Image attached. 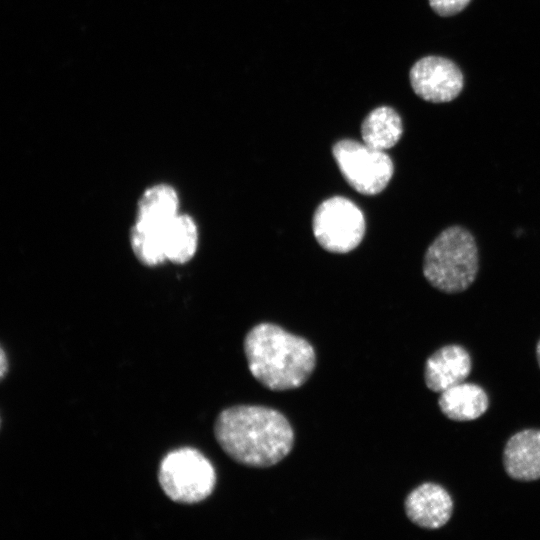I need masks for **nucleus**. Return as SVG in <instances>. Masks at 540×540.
I'll use <instances>...</instances> for the list:
<instances>
[{"instance_id":"18","label":"nucleus","mask_w":540,"mask_h":540,"mask_svg":"<svg viewBox=\"0 0 540 540\" xmlns=\"http://www.w3.org/2000/svg\"><path fill=\"white\" fill-rule=\"evenodd\" d=\"M536 356H537V361L540 367V340L538 341L537 346H536Z\"/></svg>"},{"instance_id":"8","label":"nucleus","mask_w":540,"mask_h":540,"mask_svg":"<svg viewBox=\"0 0 540 540\" xmlns=\"http://www.w3.org/2000/svg\"><path fill=\"white\" fill-rule=\"evenodd\" d=\"M404 507L407 517L417 526L438 529L449 521L453 501L442 486L424 483L409 493Z\"/></svg>"},{"instance_id":"7","label":"nucleus","mask_w":540,"mask_h":540,"mask_svg":"<svg viewBox=\"0 0 540 540\" xmlns=\"http://www.w3.org/2000/svg\"><path fill=\"white\" fill-rule=\"evenodd\" d=\"M409 79L415 94L433 103L449 102L463 88L460 69L451 60L439 56H426L415 62Z\"/></svg>"},{"instance_id":"17","label":"nucleus","mask_w":540,"mask_h":540,"mask_svg":"<svg viewBox=\"0 0 540 540\" xmlns=\"http://www.w3.org/2000/svg\"><path fill=\"white\" fill-rule=\"evenodd\" d=\"M0 363H1L0 374H1V377L3 378L8 369L7 359H6V355L3 349H1Z\"/></svg>"},{"instance_id":"4","label":"nucleus","mask_w":540,"mask_h":540,"mask_svg":"<svg viewBox=\"0 0 540 540\" xmlns=\"http://www.w3.org/2000/svg\"><path fill=\"white\" fill-rule=\"evenodd\" d=\"M158 480L172 501L194 504L211 495L216 484V473L201 452L185 447L171 451L162 459Z\"/></svg>"},{"instance_id":"14","label":"nucleus","mask_w":540,"mask_h":540,"mask_svg":"<svg viewBox=\"0 0 540 540\" xmlns=\"http://www.w3.org/2000/svg\"><path fill=\"white\" fill-rule=\"evenodd\" d=\"M167 260L183 264L196 253L198 230L195 221L188 215L178 214L164 227Z\"/></svg>"},{"instance_id":"2","label":"nucleus","mask_w":540,"mask_h":540,"mask_svg":"<svg viewBox=\"0 0 540 540\" xmlns=\"http://www.w3.org/2000/svg\"><path fill=\"white\" fill-rule=\"evenodd\" d=\"M244 352L251 374L273 391L302 386L316 365L315 350L306 339L271 323H260L247 333Z\"/></svg>"},{"instance_id":"15","label":"nucleus","mask_w":540,"mask_h":540,"mask_svg":"<svg viewBox=\"0 0 540 540\" xmlns=\"http://www.w3.org/2000/svg\"><path fill=\"white\" fill-rule=\"evenodd\" d=\"M130 243L135 256L144 265L156 266L167 260L164 227L136 220Z\"/></svg>"},{"instance_id":"5","label":"nucleus","mask_w":540,"mask_h":540,"mask_svg":"<svg viewBox=\"0 0 540 540\" xmlns=\"http://www.w3.org/2000/svg\"><path fill=\"white\" fill-rule=\"evenodd\" d=\"M332 153L345 180L361 194L380 193L393 176L394 165L389 155L364 142L340 140L334 144Z\"/></svg>"},{"instance_id":"10","label":"nucleus","mask_w":540,"mask_h":540,"mask_svg":"<svg viewBox=\"0 0 540 540\" xmlns=\"http://www.w3.org/2000/svg\"><path fill=\"white\" fill-rule=\"evenodd\" d=\"M503 464L512 479H540V430L526 429L511 436L504 448Z\"/></svg>"},{"instance_id":"1","label":"nucleus","mask_w":540,"mask_h":540,"mask_svg":"<svg viewBox=\"0 0 540 540\" xmlns=\"http://www.w3.org/2000/svg\"><path fill=\"white\" fill-rule=\"evenodd\" d=\"M215 438L234 461L270 467L291 451L294 432L286 417L271 408L239 405L223 410L214 426Z\"/></svg>"},{"instance_id":"3","label":"nucleus","mask_w":540,"mask_h":540,"mask_svg":"<svg viewBox=\"0 0 540 540\" xmlns=\"http://www.w3.org/2000/svg\"><path fill=\"white\" fill-rule=\"evenodd\" d=\"M479 254L472 233L459 225L445 228L428 246L423 259L425 279L444 293H460L475 281Z\"/></svg>"},{"instance_id":"9","label":"nucleus","mask_w":540,"mask_h":540,"mask_svg":"<svg viewBox=\"0 0 540 540\" xmlns=\"http://www.w3.org/2000/svg\"><path fill=\"white\" fill-rule=\"evenodd\" d=\"M471 358L465 348L447 345L435 351L426 361L424 378L427 387L441 393L464 382L471 372Z\"/></svg>"},{"instance_id":"12","label":"nucleus","mask_w":540,"mask_h":540,"mask_svg":"<svg viewBox=\"0 0 540 540\" xmlns=\"http://www.w3.org/2000/svg\"><path fill=\"white\" fill-rule=\"evenodd\" d=\"M402 133L401 117L388 106H380L372 110L361 125L363 142L383 151L395 146Z\"/></svg>"},{"instance_id":"11","label":"nucleus","mask_w":540,"mask_h":540,"mask_svg":"<svg viewBox=\"0 0 540 540\" xmlns=\"http://www.w3.org/2000/svg\"><path fill=\"white\" fill-rule=\"evenodd\" d=\"M442 413L454 421H470L482 416L489 406L486 392L473 383H459L440 393Z\"/></svg>"},{"instance_id":"6","label":"nucleus","mask_w":540,"mask_h":540,"mask_svg":"<svg viewBox=\"0 0 540 540\" xmlns=\"http://www.w3.org/2000/svg\"><path fill=\"white\" fill-rule=\"evenodd\" d=\"M312 228L317 242L333 253L356 248L365 233V218L351 200L334 196L324 200L314 212Z\"/></svg>"},{"instance_id":"13","label":"nucleus","mask_w":540,"mask_h":540,"mask_svg":"<svg viewBox=\"0 0 540 540\" xmlns=\"http://www.w3.org/2000/svg\"><path fill=\"white\" fill-rule=\"evenodd\" d=\"M178 207V194L172 186L153 185L144 191L138 201L137 220L165 227L179 214Z\"/></svg>"},{"instance_id":"16","label":"nucleus","mask_w":540,"mask_h":540,"mask_svg":"<svg viewBox=\"0 0 540 540\" xmlns=\"http://www.w3.org/2000/svg\"><path fill=\"white\" fill-rule=\"evenodd\" d=\"M471 0H429L431 8L440 16H452L462 11Z\"/></svg>"}]
</instances>
